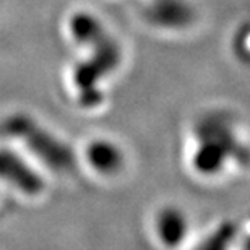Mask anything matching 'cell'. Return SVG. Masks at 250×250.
Returning <instances> with one entry per match:
<instances>
[{"label":"cell","instance_id":"3957f363","mask_svg":"<svg viewBox=\"0 0 250 250\" xmlns=\"http://www.w3.org/2000/svg\"><path fill=\"white\" fill-rule=\"evenodd\" d=\"M211 125L216 137L213 140H203L202 146L193 154L195 169L202 174H208V176L219 172L221 166H224V163H226L231 149L237 153V148L232 146L229 148V145L232 143V138L228 133V130L226 133H223L226 127L223 124H211Z\"/></svg>","mask_w":250,"mask_h":250},{"label":"cell","instance_id":"6da1fadb","mask_svg":"<svg viewBox=\"0 0 250 250\" xmlns=\"http://www.w3.org/2000/svg\"><path fill=\"white\" fill-rule=\"evenodd\" d=\"M70 31L77 42L93 49L94 56L89 61L83 62L75 72V82L78 89L89 96V88L93 86L94 89V83L98 82V78L101 75H109L114 68H117L121 62V49L116 39H112L107 31H104L103 24L86 12L73 15L70 20Z\"/></svg>","mask_w":250,"mask_h":250},{"label":"cell","instance_id":"8992f818","mask_svg":"<svg viewBox=\"0 0 250 250\" xmlns=\"http://www.w3.org/2000/svg\"><path fill=\"white\" fill-rule=\"evenodd\" d=\"M156 232L164 246L167 247L179 246L186 239L187 234L186 214L177 208H164L158 214Z\"/></svg>","mask_w":250,"mask_h":250},{"label":"cell","instance_id":"277c9868","mask_svg":"<svg viewBox=\"0 0 250 250\" xmlns=\"http://www.w3.org/2000/svg\"><path fill=\"white\" fill-rule=\"evenodd\" d=\"M145 18L158 28L182 29L193 21V8L186 0H153L145 7Z\"/></svg>","mask_w":250,"mask_h":250},{"label":"cell","instance_id":"5b68a950","mask_svg":"<svg viewBox=\"0 0 250 250\" xmlns=\"http://www.w3.org/2000/svg\"><path fill=\"white\" fill-rule=\"evenodd\" d=\"M0 179L12 182L26 193H38L42 188V182L36 174L8 151H0Z\"/></svg>","mask_w":250,"mask_h":250},{"label":"cell","instance_id":"52a82bcc","mask_svg":"<svg viewBox=\"0 0 250 250\" xmlns=\"http://www.w3.org/2000/svg\"><path fill=\"white\" fill-rule=\"evenodd\" d=\"M86 159L94 171L103 174L117 172L124 163L121 149L106 140H96V142L89 143L86 149Z\"/></svg>","mask_w":250,"mask_h":250},{"label":"cell","instance_id":"7a4b0ae2","mask_svg":"<svg viewBox=\"0 0 250 250\" xmlns=\"http://www.w3.org/2000/svg\"><path fill=\"white\" fill-rule=\"evenodd\" d=\"M0 133L7 137H17L18 140L26 143V146L39 159H42L47 166L57 171H65L73 166V156L68 148L63 146L56 137H52L47 130L26 116H12L0 125Z\"/></svg>","mask_w":250,"mask_h":250}]
</instances>
